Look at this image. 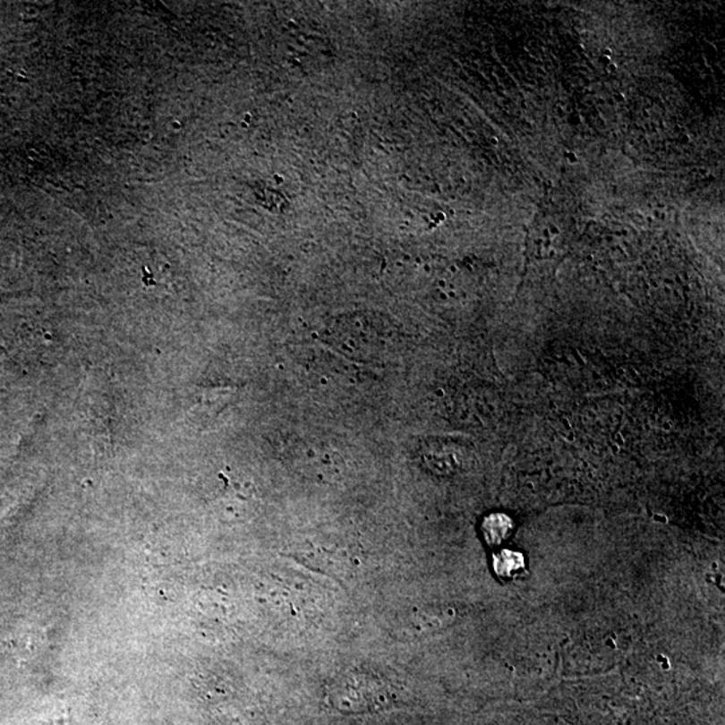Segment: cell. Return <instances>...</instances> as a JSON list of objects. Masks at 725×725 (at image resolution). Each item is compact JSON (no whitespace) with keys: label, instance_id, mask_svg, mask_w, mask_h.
Instances as JSON below:
<instances>
[{"label":"cell","instance_id":"1","mask_svg":"<svg viewBox=\"0 0 725 725\" xmlns=\"http://www.w3.org/2000/svg\"><path fill=\"white\" fill-rule=\"evenodd\" d=\"M483 539L489 545H501L507 542L515 529L512 518L505 513H490L482 521Z\"/></svg>","mask_w":725,"mask_h":725},{"label":"cell","instance_id":"2","mask_svg":"<svg viewBox=\"0 0 725 725\" xmlns=\"http://www.w3.org/2000/svg\"><path fill=\"white\" fill-rule=\"evenodd\" d=\"M493 567L496 574L504 579L517 576L525 568V560L520 552L504 550L494 555Z\"/></svg>","mask_w":725,"mask_h":725}]
</instances>
